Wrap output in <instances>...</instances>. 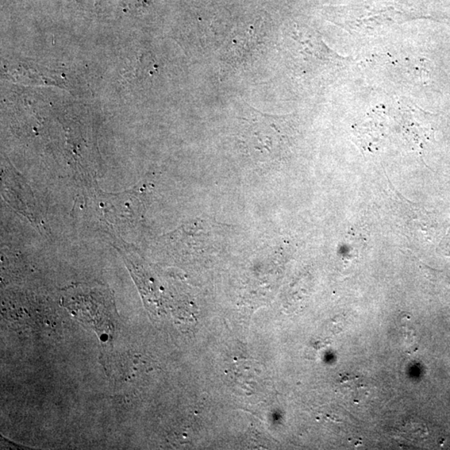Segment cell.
I'll return each mask as SVG.
<instances>
[{"label":"cell","instance_id":"6da1fadb","mask_svg":"<svg viewBox=\"0 0 450 450\" xmlns=\"http://www.w3.org/2000/svg\"><path fill=\"white\" fill-rule=\"evenodd\" d=\"M284 117L264 114L244 103L238 117V138L245 155L262 163L279 160L286 148Z\"/></svg>","mask_w":450,"mask_h":450},{"label":"cell","instance_id":"7a4b0ae2","mask_svg":"<svg viewBox=\"0 0 450 450\" xmlns=\"http://www.w3.org/2000/svg\"><path fill=\"white\" fill-rule=\"evenodd\" d=\"M340 386L345 395L353 400H359L366 396L367 386L359 377L345 375L344 378H341Z\"/></svg>","mask_w":450,"mask_h":450}]
</instances>
